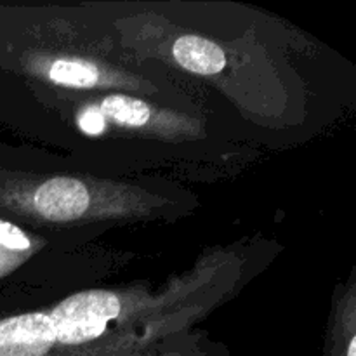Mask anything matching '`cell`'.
I'll use <instances>...</instances> for the list:
<instances>
[{"label": "cell", "instance_id": "1", "mask_svg": "<svg viewBox=\"0 0 356 356\" xmlns=\"http://www.w3.org/2000/svg\"><path fill=\"white\" fill-rule=\"evenodd\" d=\"M120 313V301L104 291L80 292L65 299L49 316L56 341L80 344L99 337L108 322Z\"/></svg>", "mask_w": 356, "mask_h": 356}, {"label": "cell", "instance_id": "2", "mask_svg": "<svg viewBox=\"0 0 356 356\" xmlns=\"http://www.w3.org/2000/svg\"><path fill=\"white\" fill-rule=\"evenodd\" d=\"M56 334L44 313H28L0 322V356H44Z\"/></svg>", "mask_w": 356, "mask_h": 356}, {"label": "cell", "instance_id": "3", "mask_svg": "<svg viewBox=\"0 0 356 356\" xmlns=\"http://www.w3.org/2000/svg\"><path fill=\"white\" fill-rule=\"evenodd\" d=\"M35 205L51 221H70L89 207V193L80 181L72 177H54L38 188Z\"/></svg>", "mask_w": 356, "mask_h": 356}, {"label": "cell", "instance_id": "4", "mask_svg": "<svg viewBox=\"0 0 356 356\" xmlns=\"http://www.w3.org/2000/svg\"><path fill=\"white\" fill-rule=\"evenodd\" d=\"M176 61L198 75H214L226 66V56L219 45L207 38L184 35L174 44Z\"/></svg>", "mask_w": 356, "mask_h": 356}, {"label": "cell", "instance_id": "5", "mask_svg": "<svg viewBox=\"0 0 356 356\" xmlns=\"http://www.w3.org/2000/svg\"><path fill=\"white\" fill-rule=\"evenodd\" d=\"M99 111L103 117H110L111 120L132 127H141L149 120V108L143 101L127 96L106 97L101 103Z\"/></svg>", "mask_w": 356, "mask_h": 356}, {"label": "cell", "instance_id": "6", "mask_svg": "<svg viewBox=\"0 0 356 356\" xmlns=\"http://www.w3.org/2000/svg\"><path fill=\"white\" fill-rule=\"evenodd\" d=\"M52 82L66 87H92L97 82V68L92 63L82 61V59H59L51 66L49 72Z\"/></svg>", "mask_w": 356, "mask_h": 356}, {"label": "cell", "instance_id": "7", "mask_svg": "<svg viewBox=\"0 0 356 356\" xmlns=\"http://www.w3.org/2000/svg\"><path fill=\"white\" fill-rule=\"evenodd\" d=\"M0 245L13 250H26L30 247V240L19 228L10 222L0 221Z\"/></svg>", "mask_w": 356, "mask_h": 356}, {"label": "cell", "instance_id": "8", "mask_svg": "<svg viewBox=\"0 0 356 356\" xmlns=\"http://www.w3.org/2000/svg\"><path fill=\"white\" fill-rule=\"evenodd\" d=\"M79 125L86 134L97 136L104 131V117L97 108H87L79 118Z\"/></svg>", "mask_w": 356, "mask_h": 356}, {"label": "cell", "instance_id": "9", "mask_svg": "<svg viewBox=\"0 0 356 356\" xmlns=\"http://www.w3.org/2000/svg\"><path fill=\"white\" fill-rule=\"evenodd\" d=\"M348 356H356V341L353 339L350 343V348H348Z\"/></svg>", "mask_w": 356, "mask_h": 356}]
</instances>
